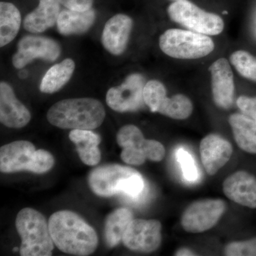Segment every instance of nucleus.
<instances>
[{"mask_svg":"<svg viewBox=\"0 0 256 256\" xmlns=\"http://www.w3.org/2000/svg\"><path fill=\"white\" fill-rule=\"evenodd\" d=\"M50 236L56 247L70 255L86 256L97 248L96 230L80 216L70 210H60L48 220Z\"/></svg>","mask_w":256,"mask_h":256,"instance_id":"nucleus-1","label":"nucleus"},{"mask_svg":"<svg viewBox=\"0 0 256 256\" xmlns=\"http://www.w3.org/2000/svg\"><path fill=\"white\" fill-rule=\"evenodd\" d=\"M48 122L62 129L94 130L106 118L102 102L92 98H69L54 104L47 112Z\"/></svg>","mask_w":256,"mask_h":256,"instance_id":"nucleus-2","label":"nucleus"},{"mask_svg":"<svg viewBox=\"0 0 256 256\" xmlns=\"http://www.w3.org/2000/svg\"><path fill=\"white\" fill-rule=\"evenodd\" d=\"M16 228L22 238V256H50L54 242L46 218L33 208H25L18 212Z\"/></svg>","mask_w":256,"mask_h":256,"instance_id":"nucleus-3","label":"nucleus"},{"mask_svg":"<svg viewBox=\"0 0 256 256\" xmlns=\"http://www.w3.org/2000/svg\"><path fill=\"white\" fill-rule=\"evenodd\" d=\"M163 53L178 60H197L210 54L214 43L208 35L188 30L170 28L160 37Z\"/></svg>","mask_w":256,"mask_h":256,"instance_id":"nucleus-4","label":"nucleus"},{"mask_svg":"<svg viewBox=\"0 0 256 256\" xmlns=\"http://www.w3.org/2000/svg\"><path fill=\"white\" fill-rule=\"evenodd\" d=\"M117 142L122 148L121 159L127 164L139 166L146 160L160 162L165 156V148L162 143L144 139L142 131L133 124H127L120 129Z\"/></svg>","mask_w":256,"mask_h":256,"instance_id":"nucleus-5","label":"nucleus"},{"mask_svg":"<svg viewBox=\"0 0 256 256\" xmlns=\"http://www.w3.org/2000/svg\"><path fill=\"white\" fill-rule=\"evenodd\" d=\"M168 13L172 21L202 34L214 36L220 34L224 28V22L220 16L202 10L188 0L172 3L168 6Z\"/></svg>","mask_w":256,"mask_h":256,"instance_id":"nucleus-6","label":"nucleus"},{"mask_svg":"<svg viewBox=\"0 0 256 256\" xmlns=\"http://www.w3.org/2000/svg\"><path fill=\"white\" fill-rule=\"evenodd\" d=\"M226 210V204L218 198H206L192 203L183 212L182 226L188 233L198 234L214 227Z\"/></svg>","mask_w":256,"mask_h":256,"instance_id":"nucleus-7","label":"nucleus"},{"mask_svg":"<svg viewBox=\"0 0 256 256\" xmlns=\"http://www.w3.org/2000/svg\"><path fill=\"white\" fill-rule=\"evenodd\" d=\"M144 78L141 74H131L121 85L108 90L106 102L116 112H134L139 110L144 104Z\"/></svg>","mask_w":256,"mask_h":256,"instance_id":"nucleus-8","label":"nucleus"},{"mask_svg":"<svg viewBox=\"0 0 256 256\" xmlns=\"http://www.w3.org/2000/svg\"><path fill=\"white\" fill-rule=\"evenodd\" d=\"M60 45L55 40L46 36L28 35L18 42V52L13 56V66L22 69L37 58L55 62L60 56Z\"/></svg>","mask_w":256,"mask_h":256,"instance_id":"nucleus-9","label":"nucleus"},{"mask_svg":"<svg viewBox=\"0 0 256 256\" xmlns=\"http://www.w3.org/2000/svg\"><path fill=\"white\" fill-rule=\"evenodd\" d=\"M161 230L159 220H133L124 234L122 242L133 252H154L161 245Z\"/></svg>","mask_w":256,"mask_h":256,"instance_id":"nucleus-10","label":"nucleus"},{"mask_svg":"<svg viewBox=\"0 0 256 256\" xmlns=\"http://www.w3.org/2000/svg\"><path fill=\"white\" fill-rule=\"evenodd\" d=\"M138 172L130 166L108 164L92 170L88 176L90 188L98 196L109 197L119 194L121 183Z\"/></svg>","mask_w":256,"mask_h":256,"instance_id":"nucleus-11","label":"nucleus"},{"mask_svg":"<svg viewBox=\"0 0 256 256\" xmlns=\"http://www.w3.org/2000/svg\"><path fill=\"white\" fill-rule=\"evenodd\" d=\"M212 75V90L214 102L220 108L228 110L233 105L234 74L228 60L218 58L208 68Z\"/></svg>","mask_w":256,"mask_h":256,"instance_id":"nucleus-12","label":"nucleus"},{"mask_svg":"<svg viewBox=\"0 0 256 256\" xmlns=\"http://www.w3.org/2000/svg\"><path fill=\"white\" fill-rule=\"evenodd\" d=\"M202 164L207 174L214 175L232 158L233 148L226 140L216 134H210L200 142Z\"/></svg>","mask_w":256,"mask_h":256,"instance_id":"nucleus-13","label":"nucleus"},{"mask_svg":"<svg viewBox=\"0 0 256 256\" xmlns=\"http://www.w3.org/2000/svg\"><path fill=\"white\" fill-rule=\"evenodd\" d=\"M133 21L128 15L118 14L106 23L101 42L106 50L114 56L122 54L127 48Z\"/></svg>","mask_w":256,"mask_h":256,"instance_id":"nucleus-14","label":"nucleus"},{"mask_svg":"<svg viewBox=\"0 0 256 256\" xmlns=\"http://www.w3.org/2000/svg\"><path fill=\"white\" fill-rule=\"evenodd\" d=\"M36 151L34 146L26 140L15 141L1 146L0 170L4 173L31 171Z\"/></svg>","mask_w":256,"mask_h":256,"instance_id":"nucleus-15","label":"nucleus"},{"mask_svg":"<svg viewBox=\"0 0 256 256\" xmlns=\"http://www.w3.org/2000/svg\"><path fill=\"white\" fill-rule=\"evenodd\" d=\"M30 111L18 100L8 82H0V121L10 128L25 127L31 120Z\"/></svg>","mask_w":256,"mask_h":256,"instance_id":"nucleus-16","label":"nucleus"},{"mask_svg":"<svg viewBox=\"0 0 256 256\" xmlns=\"http://www.w3.org/2000/svg\"><path fill=\"white\" fill-rule=\"evenodd\" d=\"M223 191L229 200L250 208H256V178L246 171H238L225 178Z\"/></svg>","mask_w":256,"mask_h":256,"instance_id":"nucleus-17","label":"nucleus"},{"mask_svg":"<svg viewBox=\"0 0 256 256\" xmlns=\"http://www.w3.org/2000/svg\"><path fill=\"white\" fill-rule=\"evenodd\" d=\"M60 10L58 0H40L36 9L25 16L24 28L33 34L46 31L56 24Z\"/></svg>","mask_w":256,"mask_h":256,"instance_id":"nucleus-18","label":"nucleus"},{"mask_svg":"<svg viewBox=\"0 0 256 256\" xmlns=\"http://www.w3.org/2000/svg\"><path fill=\"white\" fill-rule=\"evenodd\" d=\"M96 18V11L92 8L84 12L64 10L57 20V28L64 36L82 34L90 30Z\"/></svg>","mask_w":256,"mask_h":256,"instance_id":"nucleus-19","label":"nucleus"},{"mask_svg":"<svg viewBox=\"0 0 256 256\" xmlns=\"http://www.w3.org/2000/svg\"><path fill=\"white\" fill-rule=\"evenodd\" d=\"M69 138L76 144L79 158L84 164L95 166L100 162L101 154L98 144L101 139L99 134L92 130H72Z\"/></svg>","mask_w":256,"mask_h":256,"instance_id":"nucleus-20","label":"nucleus"},{"mask_svg":"<svg viewBox=\"0 0 256 256\" xmlns=\"http://www.w3.org/2000/svg\"><path fill=\"white\" fill-rule=\"evenodd\" d=\"M228 122L237 146L246 152L256 154V121L242 114H230Z\"/></svg>","mask_w":256,"mask_h":256,"instance_id":"nucleus-21","label":"nucleus"},{"mask_svg":"<svg viewBox=\"0 0 256 256\" xmlns=\"http://www.w3.org/2000/svg\"><path fill=\"white\" fill-rule=\"evenodd\" d=\"M75 68V62L72 58H66L60 63L55 64L44 76L40 90L48 94L58 92L72 78Z\"/></svg>","mask_w":256,"mask_h":256,"instance_id":"nucleus-22","label":"nucleus"},{"mask_svg":"<svg viewBox=\"0 0 256 256\" xmlns=\"http://www.w3.org/2000/svg\"><path fill=\"white\" fill-rule=\"evenodd\" d=\"M133 220L132 212L127 208H118L107 217L104 235L108 246L114 248L122 240Z\"/></svg>","mask_w":256,"mask_h":256,"instance_id":"nucleus-23","label":"nucleus"},{"mask_svg":"<svg viewBox=\"0 0 256 256\" xmlns=\"http://www.w3.org/2000/svg\"><path fill=\"white\" fill-rule=\"evenodd\" d=\"M22 22L20 10L8 2H0V46L4 47L14 40Z\"/></svg>","mask_w":256,"mask_h":256,"instance_id":"nucleus-24","label":"nucleus"},{"mask_svg":"<svg viewBox=\"0 0 256 256\" xmlns=\"http://www.w3.org/2000/svg\"><path fill=\"white\" fill-rule=\"evenodd\" d=\"M193 111L192 101L183 94H176L172 97H166V92L160 98L153 112L159 114L175 120L188 118Z\"/></svg>","mask_w":256,"mask_h":256,"instance_id":"nucleus-25","label":"nucleus"},{"mask_svg":"<svg viewBox=\"0 0 256 256\" xmlns=\"http://www.w3.org/2000/svg\"><path fill=\"white\" fill-rule=\"evenodd\" d=\"M232 65L244 78L256 82V57L246 50L234 52L230 56Z\"/></svg>","mask_w":256,"mask_h":256,"instance_id":"nucleus-26","label":"nucleus"},{"mask_svg":"<svg viewBox=\"0 0 256 256\" xmlns=\"http://www.w3.org/2000/svg\"><path fill=\"white\" fill-rule=\"evenodd\" d=\"M224 254L227 256H256V238L230 242L225 247Z\"/></svg>","mask_w":256,"mask_h":256,"instance_id":"nucleus-27","label":"nucleus"},{"mask_svg":"<svg viewBox=\"0 0 256 256\" xmlns=\"http://www.w3.org/2000/svg\"><path fill=\"white\" fill-rule=\"evenodd\" d=\"M176 156H178V162L181 165L182 170L185 178L190 182L196 181L198 178V171H197L194 160L191 154L188 151L181 148L176 153Z\"/></svg>","mask_w":256,"mask_h":256,"instance_id":"nucleus-28","label":"nucleus"},{"mask_svg":"<svg viewBox=\"0 0 256 256\" xmlns=\"http://www.w3.org/2000/svg\"><path fill=\"white\" fill-rule=\"evenodd\" d=\"M54 164V159L50 152L44 150H38L35 153L34 160L30 172L36 174H43L50 171Z\"/></svg>","mask_w":256,"mask_h":256,"instance_id":"nucleus-29","label":"nucleus"},{"mask_svg":"<svg viewBox=\"0 0 256 256\" xmlns=\"http://www.w3.org/2000/svg\"><path fill=\"white\" fill-rule=\"evenodd\" d=\"M236 104L242 114L256 121V96H239Z\"/></svg>","mask_w":256,"mask_h":256,"instance_id":"nucleus-30","label":"nucleus"},{"mask_svg":"<svg viewBox=\"0 0 256 256\" xmlns=\"http://www.w3.org/2000/svg\"><path fill=\"white\" fill-rule=\"evenodd\" d=\"M60 4L67 9L84 12L92 9L94 0H58Z\"/></svg>","mask_w":256,"mask_h":256,"instance_id":"nucleus-31","label":"nucleus"},{"mask_svg":"<svg viewBox=\"0 0 256 256\" xmlns=\"http://www.w3.org/2000/svg\"><path fill=\"white\" fill-rule=\"evenodd\" d=\"M174 255L178 256H196V254H195L194 252L190 250V249L186 248H183L178 249V252H175Z\"/></svg>","mask_w":256,"mask_h":256,"instance_id":"nucleus-32","label":"nucleus"},{"mask_svg":"<svg viewBox=\"0 0 256 256\" xmlns=\"http://www.w3.org/2000/svg\"><path fill=\"white\" fill-rule=\"evenodd\" d=\"M18 247H15L14 249H13V250H14V252H18Z\"/></svg>","mask_w":256,"mask_h":256,"instance_id":"nucleus-33","label":"nucleus"},{"mask_svg":"<svg viewBox=\"0 0 256 256\" xmlns=\"http://www.w3.org/2000/svg\"><path fill=\"white\" fill-rule=\"evenodd\" d=\"M171 1L176 2V1H180V0H171Z\"/></svg>","mask_w":256,"mask_h":256,"instance_id":"nucleus-34","label":"nucleus"}]
</instances>
